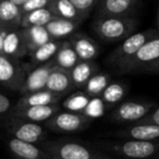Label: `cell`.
Segmentation results:
<instances>
[{"label": "cell", "mask_w": 159, "mask_h": 159, "mask_svg": "<svg viewBox=\"0 0 159 159\" xmlns=\"http://www.w3.org/2000/svg\"><path fill=\"white\" fill-rule=\"evenodd\" d=\"M64 97L63 95L52 93L47 89L25 94L18 100L16 105L12 109H21L33 106H48V105L59 104V102Z\"/></svg>", "instance_id": "obj_18"}, {"label": "cell", "mask_w": 159, "mask_h": 159, "mask_svg": "<svg viewBox=\"0 0 159 159\" xmlns=\"http://www.w3.org/2000/svg\"><path fill=\"white\" fill-rule=\"evenodd\" d=\"M110 74L106 72H98L91 77L83 86L82 91L86 93L89 97H100L102 92L107 87V85L111 82Z\"/></svg>", "instance_id": "obj_28"}, {"label": "cell", "mask_w": 159, "mask_h": 159, "mask_svg": "<svg viewBox=\"0 0 159 159\" xmlns=\"http://www.w3.org/2000/svg\"><path fill=\"white\" fill-rule=\"evenodd\" d=\"M29 53L24 37L22 34V29L13 27L9 29L3 37L2 55L8 57L20 59Z\"/></svg>", "instance_id": "obj_15"}, {"label": "cell", "mask_w": 159, "mask_h": 159, "mask_svg": "<svg viewBox=\"0 0 159 159\" xmlns=\"http://www.w3.org/2000/svg\"><path fill=\"white\" fill-rule=\"evenodd\" d=\"M139 123H148V124H156L159 125V106L155 107L143 120L139 122Z\"/></svg>", "instance_id": "obj_33"}, {"label": "cell", "mask_w": 159, "mask_h": 159, "mask_svg": "<svg viewBox=\"0 0 159 159\" xmlns=\"http://www.w3.org/2000/svg\"><path fill=\"white\" fill-rule=\"evenodd\" d=\"M106 110V106L102 102L100 97H92L87 106L83 110V115L86 116L91 120L97 119V118L104 116V112Z\"/></svg>", "instance_id": "obj_30"}, {"label": "cell", "mask_w": 159, "mask_h": 159, "mask_svg": "<svg viewBox=\"0 0 159 159\" xmlns=\"http://www.w3.org/2000/svg\"><path fill=\"white\" fill-rule=\"evenodd\" d=\"M39 146L48 155L61 159H110L104 152L96 147H91L74 139H60L44 141Z\"/></svg>", "instance_id": "obj_3"}, {"label": "cell", "mask_w": 159, "mask_h": 159, "mask_svg": "<svg viewBox=\"0 0 159 159\" xmlns=\"http://www.w3.org/2000/svg\"><path fill=\"white\" fill-rule=\"evenodd\" d=\"M22 34L23 37H24L29 53L51 40L50 35H49L48 31H47L45 26L24 27V29H22Z\"/></svg>", "instance_id": "obj_23"}, {"label": "cell", "mask_w": 159, "mask_h": 159, "mask_svg": "<svg viewBox=\"0 0 159 159\" xmlns=\"http://www.w3.org/2000/svg\"><path fill=\"white\" fill-rule=\"evenodd\" d=\"M100 68L94 60L92 61H79L70 70L71 80L74 89H83L86 82L93 75L98 73Z\"/></svg>", "instance_id": "obj_19"}, {"label": "cell", "mask_w": 159, "mask_h": 159, "mask_svg": "<svg viewBox=\"0 0 159 159\" xmlns=\"http://www.w3.org/2000/svg\"><path fill=\"white\" fill-rule=\"evenodd\" d=\"M48 155V154H47ZM48 159H61L59 157H56V156H52V155H48Z\"/></svg>", "instance_id": "obj_39"}, {"label": "cell", "mask_w": 159, "mask_h": 159, "mask_svg": "<svg viewBox=\"0 0 159 159\" xmlns=\"http://www.w3.org/2000/svg\"><path fill=\"white\" fill-rule=\"evenodd\" d=\"M142 72H147V73H154V74H159V59L156 60L152 63L148 64L147 66L143 69Z\"/></svg>", "instance_id": "obj_35"}, {"label": "cell", "mask_w": 159, "mask_h": 159, "mask_svg": "<svg viewBox=\"0 0 159 159\" xmlns=\"http://www.w3.org/2000/svg\"><path fill=\"white\" fill-rule=\"evenodd\" d=\"M77 11L89 18L91 11L98 5L100 0H70Z\"/></svg>", "instance_id": "obj_31"}, {"label": "cell", "mask_w": 159, "mask_h": 159, "mask_svg": "<svg viewBox=\"0 0 159 159\" xmlns=\"http://www.w3.org/2000/svg\"><path fill=\"white\" fill-rule=\"evenodd\" d=\"M8 133L11 137L36 145L43 143L46 137V130L39 123L23 120L13 116L8 125Z\"/></svg>", "instance_id": "obj_8"}, {"label": "cell", "mask_w": 159, "mask_h": 159, "mask_svg": "<svg viewBox=\"0 0 159 159\" xmlns=\"http://www.w3.org/2000/svg\"><path fill=\"white\" fill-rule=\"evenodd\" d=\"M94 146L104 152L119 155L128 159H147L159 152V141L98 139L94 142Z\"/></svg>", "instance_id": "obj_1"}, {"label": "cell", "mask_w": 159, "mask_h": 159, "mask_svg": "<svg viewBox=\"0 0 159 159\" xmlns=\"http://www.w3.org/2000/svg\"><path fill=\"white\" fill-rule=\"evenodd\" d=\"M156 106V102L149 100H125L115 107L109 119L119 125H132L143 120Z\"/></svg>", "instance_id": "obj_4"}, {"label": "cell", "mask_w": 159, "mask_h": 159, "mask_svg": "<svg viewBox=\"0 0 159 159\" xmlns=\"http://www.w3.org/2000/svg\"><path fill=\"white\" fill-rule=\"evenodd\" d=\"M73 89L74 86L71 80L70 71L53 66L49 73L48 81L46 84L47 91L64 96L66 94L70 93Z\"/></svg>", "instance_id": "obj_17"}, {"label": "cell", "mask_w": 159, "mask_h": 159, "mask_svg": "<svg viewBox=\"0 0 159 159\" xmlns=\"http://www.w3.org/2000/svg\"><path fill=\"white\" fill-rule=\"evenodd\" d=\"M26 72L19 59L0 55V85L20 91Z\"/></svg>", "instance_id": "obj_10"}, {"label": "cell", "mask_w": 159, "mask_h": 159, "mask_svg": "<svg viewBox=\"0 0 159 159\" xmlns=\"http://www.w3.org/2000/svg\"><path fill=\"white\" fill-rule=\"evenodd\" d=\"M7 147L16 159H48L47 152L40 146L10 137Z\"/></svg>", "instance_id": "obj_13"}, {"label": "cell", "mask_w": 159, "mask_h": 159, "mask_svg": "<svg viewBox=\"0 0 159 159\" xmlns=\"http://www.w3.org/2000/svg\"><path fill=\"white\" fill-rule=\"evenodd\" d=\"M60 110L61 107L59 104L48 105V106H33L21 109H12V116L36 123H42V122L45 123Z\"/></svg>", "instance_id": "obj_14"}, {"label": "cell", "mask_w": 159, "mask_h": 159, "mask_svg": "<svg viewBox=\"0 0 159 159\" xmlns=\"http://www.w3.org/2000/svg\"><path fill=\"white\" fill-rule=\"evenodd\" d=\"M92 122L93 120L81 112L60 110L45 122V128L55 133L70 134V133H79L86 130L92 124Z\"/></svg>", "instance_id": "obj_6"}, {"label": "cell", "mask_w": 159, "mask_h": 159, "mask_svg": "<svg viewBox=\"0 0 159 159\" xmlns=\"http://www.w3.org/2000/svg\"><path fill=\"white\" fill-rule=\"evenodd\" d=\"M128 92L129 87L125 83L119 82V81H111L100 95V98L106 108H112L118 106L123 100Z\"/></svg>", "instance_id": "obj_22"}, {"label": "cell", "mask_w": 159, "mask_h": 159, "mask_svg": "<svg viewBox=\"0 0 159 159\" xmlns=\"http://www.w3.org/2000/svg\"><path fill=\"white\" fill-rule=\"evenodd\" d=\"M12 109V104L10 98L5 94H0V115L9 112Z\"/></svg>", "instance_id": "obj_34"}, {"label": "cell", "mask_w": 159, "mask_h": 159, "mask_svg": "<svg viewBox=\"0 0 159 159\" xmlns=\"http://www.w3.org/2000/svg\"><path fill=\"white\" fill-rule=\"evenodd\" d=\"M55 18L56 16L51 13L48 8L33 10V11H30L22 16L21 27L24 29V27L31 26H45Z\"/></svg>", "instance_id": "obj_26"}, {"label": "cell", "mask_w": 159, "mask_h": 159, "mask_svg": "<svg viewBox=\"0 0 159 159\" xmlns=\"http://www.w3.org/2000/svg\"><path fill=\"white\" fill-rule=\"evenodd\" d=\"M0 27H3V24H2V22H1V20H0Z\"/></svg>", "instance_id": "obj_41"}, {"label": "cell", "mask_w": 159, "mask_h": 159, "mask_svg": "<svg viewBox=\"0 0 159 159\" xmlns=\"http://www.w3.org/2000/svg\"><path fill=\"white\" fill-rule=\"evenodd\" d=\"M92 97H89L86 93H84L83 91H77L75 93L71 94L70 96L64 99L62 107L66 110L72 111V112H83V110L85 109V107L87 106V104L89 102Z\"/></svg>", "instance_id": "obj_29"}, {"label": "cell", "mask_w": 159, "mask_h": 159, "mask_svg": "<svg viewBox=\"0 0 159 159\" xmlns=\"http://www.w3.org/2000/svg\"><path fill=\"white\" fill-rule=\"evenodd\" d=\"M52 0H29L23 6H21V11L22 13H27L30 11L37 9H43V8H48Z\"/></svg>", "instance_id": "obj_32"}, {"label": "cell", "mask_w": 159, "mask_h": 159, "mask_svg": "<svg viewBox=\"0 0 159 159\" xmlns=\"http://www.w3.org/2000/svg\"><path fill=\"white\" fill-rule=\"evenodd\" d=\"M159 59V35L150 38L141 47L131 59L118 66L116 70L119 73L142 72L145 66Z\"/></svg>", "instance_id": "obj_7"}, {"label": "cell", "mask_w": 159, "mask_h": 159, "mask_svg": "<svg viewBox=\"0 0 159 159\" xmlns=\"http://www.w3.org/2000/svg\"><path fill=\"white\" fill-rule=\"evenodd\" d=\"M157 31L159 32V9H158V12H157Z\"/></svg>", "instance_id": "obj_38"}, {"label": "cell", "mask_w": 159, "mask_h": 159, "mask_svg": "<svg viewBox=\"0 0 159 159\" xmlns=\"http://www.w3.org/2000/svg\"><path fill=\"white\" fill-rule=\"evenodd\" d=\"M136 19L131 16H95L92 29L99 39L105 43H116L123 40L137 29Z\"/></svg>", "instance_id": "obj_2"}, {"label": "cell", "mask_w": 159, "mask_h": 159, "mask_svg": "<svg viewBox=\"0 0 159 159\" xmlns=\"http://www.w3.org/2000/svg\"><path fill=\"white\" fill-rule=\"evenodd\" d=\"M139 0H100L97 5L96 16H131Z\"/></svg>", "instance_id": "obj_16"}, {"label": "cell", "mask_w": 159, "mask_h": 159, "mask_svg": "<svg viewBox=\"0 0 159 159\" xmlns=\"http://www.w3.org/2000/svg\"><path fill=\"white\" fill-rule=\"evenodd\" d=\"M48 9L56 18L66 19V20L81 23L87 19V16H83L81 12L77 11V9L73 6L70 0H52Z\"/></svg>", "instance_id": "obj_21"}, {"label": "cell", "mask_w": 159, "mask_h": 159, "mask_svg": "<svg viewBox=\"0 0 159 159\" xmlns=\"http://www.w3.org/2000/svg\"><path fill=\"white\" fill-rule=\"evenodd\" d=\"M9 29H13V27H0V55H2V45H3V37H5L6 33L8 32Z\"/></svg>", "instance_id": "obj_36"}, {"label": "cell", "mask_w": 159, "mask_h": 159, "mask_svg": "<svg viewBox=\"0 0 159 159\" xmlns=\"http://www.w3.org/2000/svg\"><path fill=\"white\" fill-rule=\"evenodd\" d=\"M155 159H159V152H158V154H157V155H155Z\"/></svg>", "instance_id": "obj_40"}, {"label": "cell", "mask_w": 159, "mask_h": 159, "mask_svg": "<svg viewBox=\"0 0 159 159\" xmlns=\"http://www.w3.org/2000/svg\"><path fill=\"white\" fill-rule=\"evenodd\" d=\"M102 136L117 139H137V141H159V125L148 123H136L126 125L115 131L106 132Z\"/></svg>", "instance_id": "obj_9"}, {"label": "cell", "mask_w": 159, "mask_h": 159, "mask_svg": "<svg viewBox=\"0 0 159 159\" xmlns=\"http://www.w3.org/2000/svg\"><path fill=\"white\" fill-rule=\"evenodd\" d=\"M51 61L53 62L55 66L70 71L80 60L77 58V55L75 52L73 46L66 39L61 42V45L58 48L57 52H56L55 57H53V59Z\"/></svg>", "instance_id": "obj_24"}, {"label": "cell", "mask_w": 159, "mask_h": 159, "mask_svg": "<svg viewBox=\"0 0 159 159\" xmlns=\"http://www.w3.org/2000/svg\"><path fill=\"white\" fill-rule=\"evenodd\" d=\"M81 24H82L81 22H75V21L66 20V19L55 18L48 24L45 25V27L48 31L51 39L61 40V39L69 38L72 34H74Z\"/></svg>", "instance_id": "obj_20"}, {"label": "cell", "mask_w": 159, "mask_h": 159, "mask_svg": "<svg viewBox=\"0 0 159 159\" xmlns=\"http://www.w3.org/2000/svg\"><path fill=\"white\" fill-rule=\"evenodd\" d=\"M22 16L21 7L12 3L9 0H0V20L3 26L21 27Z\"/></svg>", "instance_id": "obj_25"}, {"label": "cell", "mask_w": 159, "mask_h": 159, "mask_svg": "<svg viewBox=\"0 0 159 159\" xmlns=\"http://www.w3.org/2000/svg\"><path fill=\"white\" fill-rule=\"evenodd\" d=\"M61 42L62 40L51 39L50 42L46 43L43 46L38 47L37 49L31 51L29 55L31 56L32 63L35 66H39V64H44L46 62L51 61L55 57L58 48L61 45Z\"/></svg>", "instance_id": "obj_27"}, {"label": "cell", "mask_w": 159, "mask_h": 159, "mask_svg": "<svg viewBox=\"0 0 159 159\" xmlns=\"http://www.w3.org/2000/svg\"><path fill=\"white\" fill-rule=\"evenodd\" d=\"M9 1H11L12 3H14V5L19 6V7H21V6H23L25 2H27L29 0H9Z\"/></svg>", "instance_id": "obj_37"}, {"label": "cell", "mask_w": 159, "mask_h": 159, "mask_svg": "<svg viewBox=\"0 0 159 159\" xmlns=\"http://www.w3.org/2000/svg\"><path fill=\"white\" fill-rule=\"evenodd\" d=\"M159 35V32L154 29H148L142 32H135L132 35L123 39L120 46H118L112 52L107 58V62L117 69L121 64L133 57L137 51L141 49V47L145 44L147 40L155 36Z\"/></svg>", "instance_id": "obj_5"}, {"label": "cell", "mask_w": 159, "mask_h": 159, "mask_svg": "<svg viewBox=\"0 0 159 159\" xmlns=\"http://www.w3.org/2000/svg\"><path fill=\"white\" fill-rule=\"evenodd\" d=\"M55 66L52 61L46 62L44 64H39L35 69L26 73L22 86L20 89V92L25 94L34 93V92L43 91L46 89V84L48 81L49 73H50L52 66Z\"/></svg>", "instance_id": "obj_11"}, {"label": "cell", "mask_w": 159, "mask_h": 159, "mask_svg": "<svg viewBox=\"0 0 159 159\" xmlns=\"http://www.w3.org/2000/svg\"><path fill=\"white\" fill-rule=\"evenodd\" d=\"M68 40L74 48L80 61H92L99 56V45L87 34L75 32L68 38Z\"/></svg>", "instance_id": "obj_12"}]
</instances>
